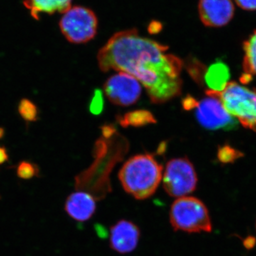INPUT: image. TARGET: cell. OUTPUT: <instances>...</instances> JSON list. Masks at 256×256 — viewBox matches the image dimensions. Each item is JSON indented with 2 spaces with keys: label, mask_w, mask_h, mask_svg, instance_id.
Returning a JSON list of instances; mask_svg holds the SVG:
<instances>
[{
  "label": "cell",
  "mask_w": 256,
  "mask_h": 256,
  "mask_svg": "<svg viewBox=\"0 0 256 256\" xmlns=\"http://www.w3.org/2000/svg\"><path fill=\"white\" fill-rule=\"evenodd\" d=\"M169 47L141 36L136 28L117 32L97 56L104 72L132 76L146 88L153 104H164L181 94V58L166 54Z\"/></svg>",
  "instance_id": "obj_1"
},
{
  "label": "cell",
  "mask_w": 256,
  "mask_h": 256,
  "mask_svg": "<svg viewBox=\"0 0 256 256\" xmlns=\"http://www.w3.org/2000/svg\"><path fill=\"white\" fill-rule=\"evenodd\" d=\"M163 166L152 154H137L130 158L120 170L121 185L128 194L144 200L154 194L162 180Z\"/></svg>",
  "instance_id": "obj_2"
},
{
  "label": "cell",
  "mask_w": 256,
  "mask_h": 256,
  "mask_svg": "<svg viewBox=\"0 0 256 256\" xmlns=\"http://www.w3.org/2000/svg\"><path fill=\"white\" fill-rule=\"evenodd\" d=\"M170 222L175 232L188 234L212 232L208 208L201 200L195 196L176 198L170 208Z\"/></svg>",
  "instance_id": "obj_3"
},
{
  "label": "cell",
  "mask_w": 256,
  "mask_h": 256,
  "mask_svg": "<svg viewBox=\"0 0 256 256\" xmlns=\"http://www.w3.org/2000/svg\"><path fill=\"white\" fill-rule=\"evenodd\" d=\"M214 92L230 116L244 127L256 132V90L229 82L222 92Z\"/></svg>",
  "instance_id": "obj_4"
},
{
  "label": "cell",
  "mask_w": 256,
  "mask_h": 256,
  "mask_svg": "<svg viewBox=\"0 0 256 256\" xmlns=\"http://www.w3.org/2000/svg\"><path fill=\"white\" fill-rule=\"evenodd\" d=\"M98 22L92 10L82 6H70L63 13L60 22V32L72 44L90 42L97 34Z\"/></svg>",
  "instance_id": "obj_5"
},
{
  "label": "cell",
  "mask_w": 256,
  "mask_h": 256,
  "mask_svg": "<svg viewBox=\"0 0 256 256\" xmlns=\"http://www.w3.org/2000/svg\"><path fill=\"white\" fill-rule=\"evenodd\" d=\"M163 188L169 196L181 198L196 190L198 178L196 170L188 158L170 160L162 174Z\"/></svg>",
  "instance_id": "obj_6"
},
{
  "label": "cell",
  "mask_w": 256,
  "mask_h": 256,
  "mask_svg": "<svg viewBox=\"0 0 256 256\" xmlns=\"http://www.w3.org/2000/svg\"><path fill=\"white\" fill-rule=\"evenodd\" d=\"M206 95V97L197 101L194 108L200 126L210 130H230L236 127V120L227 112L216 94L207 90Z\"/></svg>",
  "instance_id": "obj_7"
},
{
  "label": "cell",
  "mask_w": 256,
  "mask_h": 256,
  "mask_svg": "<svg viewBox=\"0 0 256 256\" xmlns=\"http://www.w3.org/2000/svg\"><path fill=\"white\" fill-rule=\"evenodd\" d=\"M108 98L114 105L129 106L136 104L142 94L141 84L132 76L118 73L111 76L104 86Z\"/></svg>",
  "instance_id": "obj_8"
},
{
  "label": "cell",
  "mask_w": 256,
  "mask_h": 256,
  "mask_svg": "<svg viewBox=\"0 0 256 256\" xmlns=\"http://www.w3.org/2000/svg\"><path fill=\"white\" fill-rule=\"evenodd\" d=\"M200 20L207 28H222L234 18V5L232 0H200Z\"/></svg>",
  "instance_id": "obj_9"
},
{
  "label": "cell",
  "mask_w": 256,
  "mask_h": 256,
  "mask_svg": "<svg viewBox=\"0 0 256 256\" xmlns=\"http://www.w3.org/2000/svg\"><path fill=\"white\" fill-rule=\"evenodd\" d=\"M140 238V230L139 227L130 220H120L110 227V246L119 254H129L136 250Z\"/></svg>",
  "instance_id": "obj_10"
},
{
  "label": "cell",
  "mask_w": 256,
  "mask_h": 256,
  "mask_svg": "<svg viewBox=\"0 0 256 256\" xmlns=\"http://www.w3.org/2000/svg\"><path fill=\"white\" fill-rule=\"evenodd\" d=\"M65 210L69 216L76 222H87L95 214V198L87 192H75L67 198L65 203Z\"/></svg>",
  "instance_id": "obj_11"
},
{
  "label": "cell",
  "mask_w": 256,
  "mask_h": 256,
  "mask_svg": "<svg viewBox=\"0 0 256 256\" xmlns=\"http://www.w3.org/2000/svg\"><path fill=\"white\" fill-rule=\"evenodd\" d=\"M73 0H24V5L34 20H40L42 14H63L72 6Z\"/></svg>",
  "instance_id": "obj_12"
},
{
  "label": "cell",
  "mask_w": 256,
  "mask_h": 256,
  "mask_svg": "<svg viewBox=\"0 0 256 256\" xmlns=\"http://www.w3.org/2000/svg\"><path fill=\"white\" fill-rule=\"evenodd\" d=\"M230 78L228 66L222 62H217L206 69L204 80L208 90L215 92H222L225 88Z\"/></svg>",
  "instance_id": "obj_13"
},
{
  "label": "cell",
  "mask_w": 256,
  "mask_h": 256,
  "mask_svg": "<svg viewBox=\"0 0 256 256\" xmlns=\"http://www.w3.org/2000/svg\"><path fill=\"white\" fill-rule=\"evenodd\" d=\"M244 74L240 78V82L248 84L252 80V77L256 76V31L249 36L244 44Z\"/></svg>",
  "instance_id": "obj_14"
},
{
  "label": "cell",
  "mask_w": 256,
  "mask_h": 256,
  "mask_svg": "<svg viewBox=\"0 0 256 256\" xmlns=\"http://www.w3.org/2000/svg\"><path fill=\"white\" fill-rule=\"evenodd\" d=\"M119 124L122 127L128 126L140 127L146 124H156V119L150 111L146 110H134L126 114L118 119Z\"/></svg>",
  "instance_id": "obj_15"
},
{
  "label": "cell",
  "mask_w": 256,
  "mask_h": 256,
  "mask_svg": "<svg viewBox=\"0 0 256 256\" xmlns=\"http://www.w3.org/2000/svg\"><path fill=\"white\" fill-rule=\"evenodd\" d=\"M18 112L21 117L28 122H35L38 119V108L30 99L22 98L18 102Z\"/></svg>",
  "instance_id": "obj_16"
},
{
  "label": "cell",
  "mask_w": 256,
  "mask_h": 256,
  "mask_svg": "<svg viewBox=\"0 0 256 256\" xmlns=\"http://www.w3.org/2000/svg\"><path fill=\"white\" fill-rule=\"evenodd\" d=\"M16 174L23 180H30L40 176V168L34 163L30 161H22L18 163Z\"/></svg>",
  "instance_id": "obj_17"
},
{
  "label": "cell",
  "mask_w": 256,
  "mask_h": 256,
  "mask_svg": "<svg viewBox=\"0 0 256 256\" xmlns=\"http://www.w3.org/2000/svg\"><path fill=\"white\" fill-rule=\"evenodd\" d=\"M242 156V153L228 146H222L218 152V160L223 163L233 162Z\"/></svg>",
  "instance_id": "obj_18"
},
{
  "label": "cell",
  "mask_w": 256,
  "mask_h": 256,
  "mask_svg": "<svg viewBox=\"0 0 256 256\" xmlns=\"http://www.w3.org/2000/svg\"><path fill=\"white\" fill-rule=\"evenodd\" d=\"M104 108V98H102V92L100 90H96L92 96L89 110L92 114H99L102 112Z\"/></svg>",
  "instance_id": "obj_19"
},
{
  "label": "cell",
  "mask_w": 256,
  "mask_h": 256,
  "mask_svg": "<svg viewBox=\"0 0 256 256\" xmlns=\"http://www.w3.org/2000/svg\"><path fill=\"white\" fill-rule=\"evenodd\" d=\"M235 2L242 10L247 11L256 10V0H235Z\"/></svg>",
  "instance_id": "obj_20"
},
{
  "label": "cell",
  "mask_w": 256,
  "mask_h": 256,
  "mask_svg": "<svg viewBox=\"0 0 256 256\" xmlns=\"http://www.w3.org/2000/svg\"><path fill=\"white\" fill-rule=\"evenodd\" d=\"M196 104L197 100L192 96H186L182 101L183 108L186 110H194L196 107Z\"/></svg>",
  "instance_id": "obj_21"
},
{
  "label": "cell",
  "mask_w": 256,
  "mask_h": 256,
  "mask_svg": "<svg viewBox=\"0 0 256 256\" xmlns=\"http://www.w3.org/2000/svg\"><path fill=\"white\" fill-rule=\"evenodd\" d=\"M162 28V24L160 22L152 21L150 24L149 28H148V31L150 32L151 34L159 33Z\"/></svg>",
  "instance_id": "obj_22"
},
{
  "label": "cell",
  "mask_w": 256,
  "mask_h": 256,
  "mask_svg": "<svg viewBox=\"0 0 256 256\" xmlns=\"http://www.w3.org/2000/svg\"><path fill=\"white\" fill-rule=\"evenodd\" d=\"M9 160V154L4 146H0V165L4 164Z\"/></svg>",
  "instance_id": "obj_23"
},
{
  "label": "cell",
  "mask_w": 256,
  "mask_h": 256,
  "mask_svg": "<svg viewBox=\"0 0 256 256\" xmlns=\"http://www.w3.org/2000/svg\"><path fill=\"white\" fill-rule=\"evenodd\" d=\"M5 134V130L4 128L0 127V140L4 137Z\"/></svg>",
  "instance_id": "obj_24"
}]
</instances>
